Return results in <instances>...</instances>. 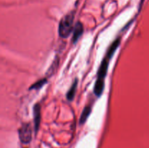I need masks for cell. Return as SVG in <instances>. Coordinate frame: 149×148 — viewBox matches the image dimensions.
Instances as JSON below:
<instances>
[{
    "label": "cell",
    "mask_w": 149,
    "mask_h": 148,
    "mask_svg": "<svg viewBox=\"0 0 149 148\" xmlns=\"http://www.w3.org/2000/svg\"><path fill=\"white\" fill-rule=\"evenodd\" d=\"M92 109L90 106H86L82 110V113H81V116H80L79 118V123L80 124H83V123H85L87 121V118L90 116V113H91Z\"/></svg>",
    "instance_id": "cell-7"
},
{
    "label": "cell",
    "mask_w": 149,
    "mask_h": 148,
    "mask_svg": "<svg viewBox=\"0 0 149 148\" xmlns=\"http://www.w3.org/2000/svg\"><path fill=\"white\" fill-rule=\"evenodd\" d=\"M33 121H34V130L36 133L39 131V125L41 123V106L39 103L33 106Z\"/></svg>",
    "instance_id": "cell-4"
},
{
    "label": "cell",
    "mask_w": 149,
    "mask_h": 148,
    "mask_svg": "<svg viewBox=\"0 0 149 148\" xmlns=\"http://www.w3.org/2000/svg\"><path fill=\"white\" fill-rule=\"evenodd\" d=\"M74 14L68 13L61 20L58 26V33L61 38H68L74 30Z\"/></svg>",
    "instance_id": "cell-2"
},
{
    "label": "cell",
    "mask_w": 149,
    "mask_h": 148,
    "mask_svg": "<svg viewBox=\"0 0 149 148\" xmlns=\"http://www.w3.org/2000/svg\"><path fill=\"white\" fill-rule=\"evenodd\" d=\"M18 136L23 144H29L32 139V130L30 123H23L18 130Z\"/></svg>",
    "instance_id": "cell-3"
},
{
    "label": "cell",
    "mask_w": 149,
    "mask_h": 148,
    "mask_svg": "<svg viewBox=\"0 0 149 148\" xmlns=\"http://www.w3.org/2000/svg\"><path fill=\"white\" fill-rule=\"evenodd\" d=\"M77 85H78V79H75V81H74V83L71 85V86L70 87V89H68V92L66 94V98L68 101H72L74 99L76 91H77Z\"/></svg>",
    "instance_id": "cell-6"
},
{
    "label": "cell",
    "mask_w": 149,
    "mask_h": 148,
    "mask_svg": "<svg viewBox=\"0 0 149 148\" xmlns=\"http://www.w3.org/2000/svg\"><path fill=\"white\" fill-rule=\"evenodd\" d=\"M120 43L121 39L120 38H117V39L111 44V46H109V49L107 50V52H106L104 58H103L101 63H100L98 71H97V80H96L95 84L94 90H93V91H94V94H95L97 97H100V96L103 94L105 86L104 80L108 72L109 61L111 59L112 56H113L114 52L116 51L117 48L119 46Z\"/></svg>",
    "instance_id": "cell-1"
},
{
    "label": "cell",
    "mask_w": 149,
    "mask_h": 148,
    "mask_svg": "<svg viewBox=\"0 0 149 148\" xmlns=\"http://www.w3.org/2000/svg\"><path fill=\"white\" fill-rule=\"evenodd\" d=\"M84 32V26L81 22H77L76 23L75 26L73 30V36H72V42L74 44L77 43L79 38L81 37V35Z\"/></svg>",
    "instance_id": "cell-5"
},
{
    "label": "cell",
    "mask_w": 149,
    "mask_h": 148,
    "mask_svg": "<svg viewBox=\"0 0 149 148\" xmlns=\"http://www.w3.org/2000/svg\"><path fill=\"white\" fill-rule=\"evenodd\" d=\"M47 82V80L46 78H42V79L39 80L36 82H35L34 84H33L31 85V86L29 88V89L32 90V89H35V90H39L45 85L46 83Z\"/></svg>",
    "instance_id": "cell-8"
}]
</instances>
